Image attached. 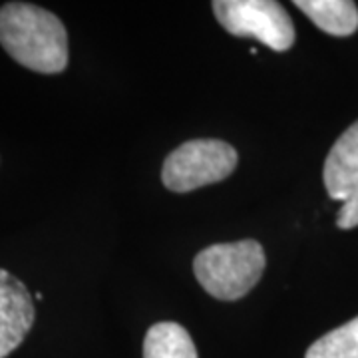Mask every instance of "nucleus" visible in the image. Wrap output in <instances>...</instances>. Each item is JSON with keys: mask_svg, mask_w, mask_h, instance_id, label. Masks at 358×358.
<instances>
[{"mask_svg": "<svg viewBox=\"0 0 358 358\" xmlns=\"http://www.w3.org/2000/svg\"><path fill=\"white\" fill-rule=\"evenodd\" d=\"M294 6L331 36H350L358 30V8L350 0H294Z\"/></svg>", "mask_w": 358, "mask_h": 358, "instance_id": "7", "label": "nucleus"}, {"mask_svg": "<svg viewBox=\"0 0 358 358\" xmlns=\"http://www.w3.org/2000/svg\"><path fill=\"white\" fill-rule=\"evenodd\" d=\"M305 358H358V317L320 336Z\"/></svg>", "mask_w": 358, "mask_h": 358, "instance_id": "9", "label": "nucleus"}, {"mask_svg": "<svg viewBox=\"0 0 358 358\" xmlns=\"http://www.w3.org/2000/svg\"><path fill=\"white\" fill-rule=\"evenodd\" d=\"M0 44L20 66L40 74H60L68 66V34L50 10L28 2L0 6Z\"/></svg>", "mask_w": 358, "mask_h": 358, "instance_id": "1", "label": "nucleus"}, {"mask_svg": "<svg viewBox=\"0 0 358 358\" xmlns=\"http://www.w3.org/2000/svg\"><path fill=\"white\" fill-rule=\"evenodd\" d=\"M36 319L32 293L13 273L0 268V358L22 345Z\"/></svg>", "mask_w": 358, "mask_h": 358, "instance_id": "6", "label": "nucleus"}, {"mask_svg": "<svg viewBox=\"0 0 358 358\" xmlns=\"http://www.w3.org/2000/svg\"><path fill=\"white\" fill-rule=\"evenodd\" d=\"M143 358H197V348L181 324L157 322L143 338Z\"/></svg>", "mask_w": 358, "mask_h": 358, "instance_id": "8", "label": "nucleus"}, {"mask_svg": "<svg viewBox=\"0 0 358 358\" xmlns=\"http://www.w3.org/2000/svg\"><path fill=\"white\" fill-rule=\"evenodd\" d=\"M322 179L329 197L343 201L336 213V227H358V120L334 141L324 162Z\"/></svg>", "mask_w": 358, "mask_h": 358, "instance_id": "5", "label": "nucleus"}, {"mask_svg": "<svg viewBox=\"0 0 358 358\" xmlns=\"http://www.w3.org/2000/svg\"><path fill=\"white\" fill-rule=\"evenodd\" d=\"M267 257L261 243L243 239L205 247L193 259V273L211 296L219 301H237L261 281Z\"/></svg>", "mask_w": 358, "mask_h": 358, "instance_id": "2", "label": "nucleus"}, {"mask_svg": "<svg viewBox=\"0 0 358 358\" xmlns=\"http://www.w3.org/2000/svg\"><path fill=\"white\" fill-rule=\"evenodd\" d=\"M219 24L239 38L259 40L275 52L294 44V26L281 2L275 0H215Z\"/></svg>", "mask_w": 358, "mask_h": 358, "instance_id": "4", "label": "nucleus"}, {"mask_svg": "<svg viewBox=\"0 0 358 358\" xmlns=\"http://www.w3.org/2000/svg\"><path fill=\"white\" fill-rule=\"evenodd\" d=\"M235 148L223 140H189L167 155L162 181L169 192L187 193L229 178L237 167Z\"/></svg>", "mask_w": 358, "mask_h": 358, "instance_id": "3", "label": "nucleus"}]
</instances>
